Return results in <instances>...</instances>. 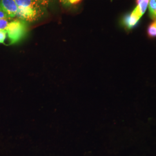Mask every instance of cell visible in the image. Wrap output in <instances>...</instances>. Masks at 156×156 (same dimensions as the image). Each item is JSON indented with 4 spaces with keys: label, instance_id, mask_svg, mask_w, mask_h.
<instances>
[{
    "label": "cell",
    "instance_id": "obj_14",
    "mask_svg": "<svg viewBox=\"0 0 156 156\" xmlns=\"http://www.w3.org/2000/svg\"><path fill=\"white\" fill-rule=\"evenodd\" d=\"M0 9H2V7H1V0H0Z\"/></svg>",
    "mask_w": 156,
    "mask_h": 156
},
{
    "label": "cell",
    "instance_id": "obj_10",
    "mask_svg": "<svg viewBox=\"0 0 156 156\" xmlns=\"http://www.w3.org/2000/svg\"><path fill=\"white\" fill-rule=\"evenodd\" d=\"M9 19H0V31L6 30L9 24Z\"/></svg>",
    "mask_w": 156,
    "mask_h": 156
},
{
    "label": "cell",
    "instance_id": "obj_5",
    "mask_svg": "<svg viewBox=\"0 0 156 156\" xmlns=\"http://www.w3.org/2000/svg\"><path fill=\"white\" fill-rule=\"evenodd\" d=\"M18 8H40L44 7L34 0H15Z\"/></svg>",
    "mask_w": 156,
    "mask_h": 156
},
{
    "label": "cell",
    "instance_id": "obj_11",
    "mask_svg": "<svg viewBox=\"0 0 156 156\" xmlns=\"http://www.w3.org/2000/svg\"><path fill=\"white\" fill-rule=\"evenodd\" d=\"M34 1L38 3L41 5L45 7V8H46L49 6L52 0H34Z\"/></svg>",
    "mask_w": 156,
    "mask_h": 156
},
{
    "label": "cell",
    "instance_id": "obj_4",
    "mask_svg": "<svg viewBox=\"0 0 156 156\" xmlns=\"http://www.w3.org/2000/svg\"><path fill=\"white\" fill-rule=\"evenodd\" d=\"M140 19L139 16L137 15L136 12L134 10L130 14H128L124 17V24L129 29L133 28L134 26L137 24Z\"/></svg>",
    "mask_w": 156,
    "mask_h": 156
},
{
    "label": "cell",
    "instance_id": "obj_8",
    "mask_svg": "<svg viewBox=\"0 0 156 156\" xmlns=\"http://www.w3.org/2000/svg\"><path fill=\"white\" fill-rule=\"evenodd\" d=\"M147 28V35L151 38L156 37V19H153Z\"/></svg>",
    "mask_w": 156,
    "mask_h": 156
},
{
    "label": "cell",
    "instance_id": "obj_2",
    "mask_svg": "<svg viewBox=\"0 0 156 156\" xmlns=\"http://www.w3.org/2000/svg\"><path fill=\"white\" fill-rule=\"evenodd\" d=\"M46 8H18L16 16L18 19L24 20L27 23H33L39 20L45 15Z\"/></svg>",
    "mask_w": 156,
    "mask_h": 156
},
{
    "label": "cell",
    "instance_id": "obj_1",
    "mask_svg": "<svg viewBox=\"0 0 156 156\" xmlns=\"http://www.w3.org/2000/svg\"><path fill=\"white\" fill-rule=\"evenodd\" d=\"M6 31L9 45H15L21 42L27 36L28 24L26 22L17 19L9 23Z\"/></svg>",
    "mask_w": 156,
    "mask_h": 156
},
{
    "label": "cell",
    "instance_id": "obj_7",
    "mask_svg": "<svg viewBox=\"0 0 156 156\" xmlns=\"http://www.w3.org/2000/svg\"><path fill=\"white\" fill-rule=\"evenodd\" d=\"M149 11L151 17L156 19V0H149Z\"/></svg>",
    "mask_w": 156,
    "mask_h": 156
},
{
    "label": "cell",
    "instance_id": "obj_13",
    "mask_svg": "<svg viewBox=\"0 0 156 156\" xmlns=\"http://www.w3.org/2000/svg\"><path fill=\"white\" fill-rule=\"evenodd\" d=\"M9 19L6 15L5 13L2 9H0V19Z\"/></svg>",
    "mask_w": 156,
    "mask_h": 156
},
{
    "label": "cell",
    "instance_id": "obj_9",
    "mask_svg": "<svg viewBox=\"0 0 156 156\" xmlns=\"http://www.w3.org/2000/svg\"><path fill=\"white\" fill-rule=\"evenodd\" d=\"M60 1L63 5L68 6L77 4L81 0H60Z\"/></svg>",
    "mask_w": 156,
    "mask_h": 156
},
{
    "label": "cell",
    "instance_id": "obj_12",
    "mask_svg": "<svg viewBox=\"0 0 156 156\" xmlns=\"http://www.w3.org/2000/svg\"><path fill=\"white\" fill-rule=\"evenodd\" d=\"M7 33L6 30L0 31V44H4L6 38Z\"/></svg>",
    "mask_w": 156,
    "mask_h": 156
},
{
    "label": "cell",
    "instance_id": "obj_6",
    "mask_svg": "<svg viewBox=\"0 0 156 156\" xmlns=\"http://www.w3.org/2000/svg\"><path fill=\"white\" fill-rule=\"evenodd\" d=\"M149 4V0H136V7L134 9L140 18L144 14L146 11Z\"/></svg>",
    "mask_w": 156,
    "mask_h": 156
},
{
    "label": "cell",
    "instance_id": "obj_3",
    "mask_svg": "<svg viewBox=\"0 0 156 156\" xmlns=\"http://www.w3.org/2000/svg\"><path fill=\"white\" fill-rule=\"evenodd\" d=\"M1 7L9 19L16 16L18 6L15 0H1Z\"/></svg>",
    "mask_w": 156,
    "mask_h": 156
}]
</instances>
